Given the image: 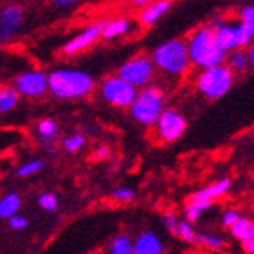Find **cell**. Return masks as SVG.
Instances as JSON below:
<instances>
[{
  "label": "cell",
  "instance_id": "cell-21",
  "mask_svg": "<svg viewBox=\"0 0 254 254\" xmlns=\"http://www.w3.org/2000/svg\"><path fill=\"white\" fill-rule=\"evenodd\" d=\"M18 102H20V96L13 87L9 85L0 87V114H9L18 107Z\"/></svg>",
  "mask_w": 254,
  "mask_h": 254
},
{
  "label": "cell",
  "instance_id": "cell-35",
  "mask_svg": "<svg viewBox=\"0 0 254 254\" xmlns=\"http://www.w3.org/2000/svg\"><path fill=\"white\" fill-rule=\"evenodd\" d=\"M94 155H96V158H109V155H110V149L107 148V146H102V148H98L96 151H94Z\"/></svg>",
  "mask_w": 254,
  "mask_h": 254
},
{
  "label": "cell",
  "instance_id": "cell-22",
  "mask_svg": "<svg viewBox=\"0 0 254 254\" xmlns=\"http://www.w3.org/2000/svg\"><path fill=\"white\" fill-rule=\"evenodd\" d=\"M107 254H133V251H131V238L125 233L116 235L112 238V242H110L109 249H107Z\"/></svg>",
  "mask_w": 254,
  "mask_h": 254
},
{
  "label": "cell",
  "instance_id": "cell-27",
  "mask_svg": "<svg viewBox=\"0 0 254 254\" xmlns=\"http://www.w3.org/2000/svg\"><path fill=\"white\" fill-rule=\"evenodd\" d=\"M238 23L246 27L247 30H251V32H254V7L251 4L240 7V11H238Z\"/></svg>",
  "mask_w": 254,
  "mask_h": 254
},
{
  "label": "cell",
  "instance_id": "cell-5",
  "mask_svg": "<svg viewBox=\"0 0 254 254\" xmlns=\"http://www.w3.org/2000/svg\"><path fill=\"white\" fill-rule=\"evenodd\" d=\"M235 82V73L226 64L212 66V68L201 69L199 75L195 76V89L203 94L206 100H220L231 91Z\"/></svg>",
  "mask_w": 254,
  "mask_h": 254
},
{
  "label": "cell",
  "instance_id": "cell-11",
  "mask_svg": "<svg viewBox=\"0 0 254 254\" xmlns=\"http://www.w3.org/2000/svg\"><path fill=\"white\" fill-rule=\"evenodd\" d=\"M23 23V9L16 4H9L0 11V45L9 43Z\"/></svg>",
  "mask_w": 254,
  "mask_h": 254
},
{
  "label": "cell",
  "instance_id": "cell-20",
  "mask_svg": "<svg viewBox=\"0 0 254 254\" xmlns=\"http://www.w3.org/2000/svg\"><path fill=\"white\" fill-rule=\"evenodd\" d=\"M229 229H231L233 238H237L240 244L247 240H254V224L253 220L247 219V217H240Z\"/></svg>",
  "mask_w": 254,
  "mask_h": 254
},
{
  "label": "cell",
  "instance_id": "cell-32",
  "mask_svg": "<svg viewBox=\"0 0 254 254\" xmlns=\"http://www.w3.org/2000/svg\"><path fill=\"white\" fill-rule=\"evenodd\" d=\"M178 217L174 215V213H164L162 215V224L167 228V231H171V233H176V228H178Z\"/></svg>",
  "mask_w": 254,
  "mask_h": 254
},
{
  "label": "cell",
  "instance_id": "cell-28",
  "mask_svg": "<svg viewBox=\"0 0 254 254\" xmlns=\"http://www.w3.org/2000/svg\"><path fill=\"white\" fill-rule=\"evenodd\" d=\"M63 146H64V149H66L68 153L75 155V153H78L85 146V137L80 135V133L69 135V137H66V139L63 140Z\"/></svg>",
  "mask_w": 254,
  "mask_h": 254
},
{
  "label": "cell",
  "instance_id": "cell-14",
  "mask_svg": "<svg viewBox=\"0 0 254 254\" xmlns=\"http://www.w3.org/2000/svg\"><path fill=\"white\" fill-rule=\"evenodd\" d=\"M224 64L231 69V73H244L249 68H253L254 64V50L253 47H249V50H244V48H238L226 54Z\"/></svg>",
  "mask_w": 254,
  "mask_h": 254
},
{
  "label": "cell",
  "instance_id": "cell-37",
  "mask_svg": "<svg viewBox=\"0 0 254 254\" xmlns=\"http://www.w3.org/2000/svg\"><path fill=\"white\" fill-rule=\"evenodd\" d=\"M133 2V5H137V7H146V5L153 4V2H157V0H131Z\"/></svg>",
  "mask_w": 254,
  "mask_h": 254
},
{
  "label": "cell",
  "instance_id": "cell-34",
  "mask_svg": "<svg viewBox=\"0 0 254 254\" xmlns=\"http://www.w3.org/2000/svg\"><path fill=\"white\" fill-rule=\"evenodd\" d=\"M50 2L55 7H71V5L78 4V0H50Z\"/></svg>",
  "mask_w": 254,
  "mask_h": 254
},
{
  "label": "cell",
  "instance_id": "cell-2",
  "mask_svg": "<svg viewBox=\"0 0 254 254\" xmlns=\"http://www.w3.org/2000/svg\"><path fill=\"white\" fill-rule=\"evenodd\" d=\"M151 63L155 69L167 76H182L190 69V59L187 52L185 39H167L151 52Z\"/></svg>",
  "mask_w": 254,
  "mask_h": 254
},
{
  "label": "cell",
  "instance_id": "cell-24",
  "mask_svg": "<svg viewBox=\"0 0 254 254\" xmlns=\"http://www.w3.org/2000/svg\"><path fill=\"white\" fill-rule=\"evenodd\" d=\"M195 242H199L201 246L208 247L212 251H222L226 247V240L219 235H212V233H199L195 235Z\"/></svg>",
  "mask_w": 254,
  "mask_h": 254
},
{
  "label": "cell",
  "instance_id": "cell-15",
  "mask_svg": "<svg viewBox=\"0 0 254 254\" xmlns=\"http://www.w3.org/2000/svg\"><path fill=\"white\" fill-rule=\"evenodd\" d=\"M229 190H231V180L222 178V180H217V182L210 183V185L203 187L201 190H197L195 194H192L190 199L213 203V201L219 199V197H224Z\"/></svg>",
  "mask_w": 254,
  "mask_h": 254
},
{
  "label": "cell",
  "instance_id": "cell-13",
  "mask_svg": "<svg viewBox=\"0 0 254 254\" xmlns=\"http://www.w3.org/2000/svg\"><path fill=\"white\" fill-rule=\"evenodd\" d=\"M133 254H164V244L153 231H142L135 240H131Z\"/></svg>",
  "mask_w": 254,
  "mask_h": 254
},
{
  "label": "cell",
  "instance_id": "cell-18",
  "mask_svg": "<svg viewBox=\"0 0 254 254\" xmlns=\"http://www.w3.org/2000/svg\"><path fill=\"white\" fill-rule=\"evenodd\" d=\"M36 131H38L39 139L43 140V144L47 146V148H50L54 142L59 140V125L55 123L52 118L41 119L38 127H36Z\"/></svg>",
  "mask_w": 254,
  "mask_h": 254
},
{
  "label": "cell",
  "instance_id": "cell-31",
  "mask_svg": "<svg viewBox=\"0 0 254 254\" xmlns=\"http://www.w3.org/2000/svg\"><path fill=\"white\" fill-rule=\"evenodd\" d=\"M240 217L242 215H240V212H238V210H235V208H229V210H226V212L222 213V220H220V222H222V226H224V228L229 229L238 219H240Z\"/></svg>",
  "mask_w": 254,
  "mask_h": 254
},
{
  "label": "cell",
  "instance_id": "cell-8",
  "mask_svg": "<svg viewBox=\"0 0 254 254\" xmlns=\"http://www.w3.org/2000/svg\"><path fill=\"white\" fill-rule=\"evenodd\" d=\"M187 118L180 112L178 109H173V107H165L162 110V114L158 116V119L155 121L153 128H155V135L162 142H176L183 137V133L187 131Z\"/></svg>",
  "mask_w": 254,
  "mask_h": 254
},
{
  "label": "cell",
  "instance_id": "cell-26",
  "mask_svg": "<svg viewBox=\"0 0 254 254\" xmlns=\"http://www.w3.org/2000/svg\"><path fill=\"white\" fill-rule=\"evenodd\" d=\"M176 237L180 238L182 242H187V244H194L195 242V231H194V226L189 222V220H180L178 222V228H176Z\"/></svg>",
  "mask_w": 254,
  "mask_h": 254
},
{
  "label": "cell",
  "instance_id": "cell-38",
  "mask_svg": "<svg viewBox=\"0 0 254 254\" xmlns=\"http://www.w3.org/2000/svg\"><path fill=\"white\" fill-rule=\"evenodd\" d=\"M7 2H11V4H14V2H18V0H7Z\"/></svg>",
  "mask_w": 254,
  "mask_h": 254
},
{
  "label": "cell",
  "instance_id": "cell-9",
  "mask_svg": "<svg viewBox=\"0 0 254 254\" xmlns=\"http://www.w3.org/2000/svg\"><path fill=\"white\" fill-rule=\"evenodd\" d=\"M100 94L109 105L118 107V109H130L137 96V89L118 75L107 76L100 84Z\"/></svg>",
  "mask_w": 254,
  "mask_h": 254
},
{
  "label": "cell",
  "instance_id": "cell-10",
  "mask_svg": "<svg viewBox=\"0 0 254 254\" xmlns=\"http://www.w3.org/2000/svg\"><path fill=\"white\" fill-rule=\"evenodd\" d=\"M13 89L18 96L41 98L48 93V75L41 69H27L14 78Z\"/></svg>",
  "mask_w": 254,
  "mask_h": 254
},
{
  "label": "cell",
  "instance_id": "cell-17",
  "mask_svg": "<svg viewBox=\"0 0 254 254\" xmlns=\"http://www.w3.org/2000/svg\"><path fill=\"white\" fill-rule=\"evenodd\" d=\"M131 23L127 18H116V20H110L103 23L102 29V38L103 39H118L123 38L130 32Z\"/></svg>",
  "mask_w": 254,
  "mask_h": 254
},
{
  "label": "cell",
  "instance_id": "cell-12",
  "mask_svg": "<svg viewBox=\"0 0 254 254\" xmlns=\"http://www.w3.org/2000/svg\"><path fill=\"white\" fill-rule=\"evenodd\" d=\"M102 29L103 23H91L85 29H82L76 36H73L66 45L63 47L64 55H76L80 52L87 50L89 47H93L98 39L102 38Z\"/></svg>",
  "mask_w": 254,
  "mask_h": 254
},
{
  "label": "cell",
  "instance_id": "cell-6",
  "mask_svg": "<svg viewBox=\"0 0 254 254\" xmlns=\"http://www.w3.org/2000/svg\"><path fill=\"white\" fill-rule=\"evenodd\" d=\"M213 38H215V45L220 52L229 54V52L238 50V48H244L253 45L254 32L247 30L240 23H231V21H222L215 20L213 21Z\"/></svg>",
  "mask_w": 254,
  "mask_h": 254
},
{
  "label": "cell",
  "instance_id": "cell-33",
  "mask_svg": "<svg viewBox=\"0 0 254 254\" xmlns=\"http://www.w3.org/2000/svg\"><path fill=\"white\" fill-rule=\"evenodd\" d=\"M7 220H9V226L13 229H16V231H21V229H25L29 226V219L25 215H20V213H16V215H13Z\"/></svg>",
  "mask_w": 254,
  "mask_h": 254
},
{
  "label": "cell",
  "instance_id": "cell-4",
  "mask_svg": "<svg viewBox=\"0 0 254 254\" xmlns=\"http://www.w3.org/2000/svg\"><path fill=\"white\" fill-rule=\"evenodd\" d=\"M165 109V94L158 85H146L137 89V96L130 105V116L142 127H153Z\"/></svg>",
  "mask_w": 254,
  "mask_h": 254
},
{
  "label": "cell",
  "instance_id": "cell-16",
  "mask_svg": "<svg viewBox=\"0 0 254 254\" xmlns=\"http://www.w3.org/2000/svg\"><path fill=\"white\" fill-rule=\"evenodd\" d=\"M169 9H171V0H157V2L142 7V13H140L139 20L144 27H151L160 18H164Z\"/></svg>",
  "mask_w": 254,
  "mask_h": 254
},
{
  "label": "cell",
  "instance_id": "cell-7",
  "mask_svg": "<svg viewBox=\"0 0 254 254\" xmlns=\"http://www.w3.org/2000/svg\"><path fill=\"white\" fill-rule=\"evenodd\" d=\"M116 75L119 78H123L125 82H128L130 85H133L135 89H142V87L153 82V78L157 75V69L153 66L149 55L139 54L121 64Z\"/></svg>",
  "mask_w": 254,
  "mask_h": 254
},
{
  "label": "cell",
  "instance_id": "cell-25",
  "mask_svg": "<svg viewBox=\"0 0 254 254\" xmlns=\"http://www.w3.org/2000/svg\"><path fill=\"white\" fill-rule=\"evenodd\" d=\"M43 169H45V164H43V160H39V158H32V160L25 162V164H21L20 167H18L16 174L20 176V178H30V176H34V174L41 173Z\"/></svg>",
  "mask_w": 254,
  "mask_h": 254
},
{
  "label": "cell",
  "instance_id": "cell-1",
  "mask_svg": "<svg viewBox=\"0 0 254 254\" xmlns=\"http://www.w3.org/2000/svg\"><path fill=\"white\" fill-rule=\"evenodd\" d=\"M94 89V78L87 71L61 68L48 73V93L57 100L71 102L87 98Z\"/></svg>",
  "mask_w": 254,
  "mask_h": 254
},
{
  "label": "cell",
  "instance_id": "cell-30",
  "mask_svg": "<svg viewBox=\"0 0 254 254\" xmlns=\"http://www.w3.org/2000/svg\"><path fill=\"white\" fill-rule=\"evenodd\" d=\"M112 197L119 203H130V201L135 199V190L128 189V187H119V189L112 190Z\"/></svg>",
  "mask_w": 254,
  "mask_h": 254
},
{
  "label": "cell",
  "instance_id": "cell-3",
  "mask_svg": "<svg viewBox=\"0 0 254 254\" xmlns=\"http://www.w3.org/2000/svg\"><path fill=\"white\" fill-rule=\"evenodd\" d=\"M187 52H189L190 64L197 66L199 69L224 64L226 59V54L220 52L215 45L212 25H203L192 32L187 41Z\"/></svg>",
  "mask_w": 254,
  "mask_h": 254
},
{
  "label": "cell",
  "instance_id": "cell-29",
  "mask_svg": "<svg viewBox=\"0 0 254 254\" xmlns=\"http://www.w3.org/2000/svg\"><path fill=\"white\" fill-rule=\"evenodd\" d=\"M38 203L45 212H55L57 206H59V197L55 194H52V192H43V194L39 195Z\"/></svg>",
  "mask_w": 254,
  "mask_h": 254
},
{
  "label": "cell",
  "instance_id": "cell-23",
  "mask_svg": "<svg viewBox=\"0 0 254 254\" xmlns=\"http://www.w3.org/2000/svg\"><path fill=\"white\" fill-rule=\"evenodd\" d=\"M213 203H208V201H195V199H190L187 203L185 206V220L189 222H195V220H199L201 215L204 213V210L212 206Z\"/></svg>",
  "mask_w": 254,
  "mask_h": 254
},
{
  "label": "cell",
  "instance_id": "cell-36",
  "mask_svg": "<svg viewBox=\"0 0 254 254\" xmlns=\"http://www.w3.org/2000/svg\"><path fill=\"white\" fill-rule=\"evenodd\" d=\"M242 249H244L246 254H254V240L242 242Z\"/></svg>",
  "mask_w": 254,
  "mask_h": 254
},
{
  "label": "cell",
  "instance_id": "cell-19",
  "mask_svg": "<svg viewBox=\"0 0 254 254\" xmlns=\"http://www.w3.org/2000/svg\"><path fill=\"white\" fill-rule=\"evenodd\" d=\"M21 208V197L16 192H9L0 197V219H11Z\"/></svg>",
  "mask_w": 254,
  "mask_h": 254
}]
</instances>
